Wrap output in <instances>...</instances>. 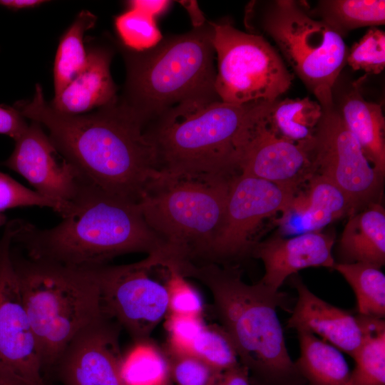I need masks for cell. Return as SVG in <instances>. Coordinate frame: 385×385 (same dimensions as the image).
Segmentation results:
<instances>
[{
    "instance_id": "1",
    "label": "cell",
    "mask_w": 385,
    "mask_h": 385,
    "mask_svg": "<svg viewBox=\"0 0 385 385\" xmlns=\"http://www.w3.org/2000/svg\"><path fill=\"white\" fill-rule=\"evenodd\" d=\"M24 118L43 125L59 153L88 184L138 203L162 175L144 123L122 100L95 112L68 115L55 110L39 84L31 101L14 106Z\"/></svg>"
},
{
    "instance_id": "2",
    "label": "cell",
    "mask_w": 385,
    "mask_h": 385,
    "mask_svg": "<svg viewBox=\"0 0 385 385\" xmlns=\"http://www.w3.org/2000/svg\"><path fill=\"white\" fill-rule=\"evenodd\" d=\"M56 226L41 229L16 220L13 243L26 255L78 268L108 264L129 253L161 254L164 245L140 205L86 184Z\"/></svg>"
},
{
    "instance_id": "3",
    "label": "cell",
    "mask_w": 385,
    "mask_h": 385,
    "mask_svg": "<svg viewBox=\"0 0 385 385\" xmlns=\"http://www.w3.org/2000/svg\"><path fill=\"white\" fill-rule=\"evenodd\" d=\"M210 292L221 327L231 339L241 364L260 385H307L289 355L277 307L285 294L259 282L248 284L238 269L211 262H183L176 267Z\"/></svg>"
},
{
    "instance_id": "4",
    "label": "cell",
    "mask_w": 385,
    "mask_h": 385,
    "mask_svg": "<svg viewBox=\"0 0 385 385\" xmlns=\"http://www.w3.org/2000/svg\"><path fill=\"white\" fill-rule=\"evenodd\" d=\"M212 21L163 37L134 51L120 46L127 76L121 99L145 126L171 107L195 99L220 100L215 89Z\"/></svg>"
},
{
    "instance_id": "5",
    "label": "cell",
    "mask_w": 385,
    "mask_h": 385,
    "mask_svg": "<svg viewBox=\"0 0 385 385\" xmlns=\"http://www.w3.org/2000/svg\"><path fill=\"white\" fill-rule=\"evenodd\" d=\"M250 103L195 99L150 120L143 135L167 175L235 174L237 148Z\"/></svg>"
},
{
    "instance_id": "6",
    "label": "cell",
    "mask_w": 385,
    "mask_h": 385,
    "mask_svg": "<svg viewBox=\"0 0 385 385\" xmlns=\"http://www.w3.org/2000/svg\"><path fill=\"white\" fill-rule=\"evenodd\" d=\"M162 173L148 185L138 204L148 226L164 245L163 263L211 262L236 173Z\"/></svg>"
},
{
    "instance_id": "7",
    "label": "cell",
    "mask_w": 385,
    "mask_h": 385,
    "mask_svg": "<svg viewBox=\"0 0 385 385\" xmlns=\"http://www.w3.org/2000/svg\"><path fill=\"white\" fill-rule=\"evenodd\" d=\"M11 257L43 370L55 367L72 339L106 316L98 282L91 269L32 259L13 245Z\"/></svg>"
},
{
    "instance_id": "8",
    "label": "cell",
    "mask_w": 385,
    "mask_h": 385,
    "mask_svg": "<svg viewBox=\"0 0 385 385\" xmlns=\"http://www.w3.org/2000/svg\"><path fill=\"white\" fill-rule=\"evenodd\" d=\"M245 22L250 33L275 43L294 73L322 106L333 103V88L346 65L343 38L295 0L251 2Z\"/></svg>"
},
{
    "instance_id": "9",
    "label": "cell",
    "mask_w": 385,
    "mask_h": 385,
    "mask_svg": "<svg viewBox=\"0 0 385 385\" xmlns=\"http://www.w3.org/2000/svg\"><path fill=\"white\" fill-rule=\"evenodd\" d=\"M217 60L215 92L224 103L242 106L279 98L294 75L263 36L245 32L227 22H212Z\"/></svg>"
},
{
    "instance_id": "10",
    "label": "cell",
    "mask_w": 385,
    "mask_h": 385,
    "mask_svg": "<svg viewBox=\"0 0 385 385\" xmlns=\"http://www.w3.org/2000/svg\"><path fill=\"white\" fill-rule=\"evenodd\" d=\"M158 254L131 264L104 265L92 270L104 314L125 329L135 342L146 341L169 311L167 282L151 276Z\"/></svg>"
},
{
    "instance_id": "11",
    "label": "cell",
    "mask_w": 385,
    "mask_h": 385,
    "mask_svg": "<svg viewBox=\"0 0 385 385\" xmlns=\"http://www.w3.org/2000/svg\"><path fill=\"white\" fill-rule=\"evenodd\" d=\"M322 110L311 142L314 174L322 175L334 183L349 198L353 212L371 203L379 202L384 176L367 160L334 102L322 107Z\"/></svg>"
},
{
    "instance_id": "12",
    "label": "cell",
    "mask_w": 385,
    "mask_h": 385,
    "mask_svg": "<svg viewBox=\"0 0 385 385\" xmlns=\"http://www.w3.org/2000/svg\"><path fill=\"white\" fill-rule=\"evenodd\" d=\"M297 191L238 172L232 178L211 262L227 265L250 255L253 235L265 219L284 212Z\"/></svg>"
},
{
    "instance_id": "13",
    "label": "cell",
    "mask_w": 385,
    "mask_h": 385,
    "mask_svg": "<svg viewBox=\"0 0 385 385\" xmlns=\"http://www.w3.org/2000/svg\"><path fill=\"white\" fill-rule=\"evenodd\" d=\"M15 230L14 220L0 237V372L26 385H46L12 261Z\"/></svg>"
},
{
    "instance_id": "14",
    "label": "cell",
    "mask_w": 385,
    "mask_h": 385,
    "mask_svg": "<svg viewBox=\"0 0 385 385\" xmlns=\"http://www.w3.org/2000/svg\"><path fill=\"white\" fill-rule=\"evenodd\" d=\"M266 103L250 104L237 144L238 172L297 191L314 175L310 156L312 139L294 143L277 135L266 121Z\"/></svg>"
},
{
    "instance_id": "15",
    "label": "cell",
    "mask_w": 385,
    "mask_h": 385,
    "mask_svg": "<svg viewBox=\"0 0 385 385\" xmlns=\"http://www.w3.org/2000/svg\"><path fill=\"white\" fill-rule=\"evenodd\" d=\"M3 164L24 178L36 192L61 205V217L88 184L35 121L15 140L14 150Z\"/></svg>"
},
{
    "instance_id": "16",
    "label": "cell",
    "mask_w": 385,
    "mask_h": 385,
    "mask_svg": "<svg viewBox=\"0 0 385 385\" xmlns=\"http://www.w3.org/2000/svg\"><path fill=\"white\" fill-rule=\"evenodd\" d=\"M120 329L105 316L72 339L55 365L64 385H124L120 376Z\"/></svg>"
},
{
    "instance_id": "17",
    "label": "cell",
    "mask_w": 385,
    "mask_h": 385,
    "mask_svg": "<svg viewBox=\"0 0 385 385\" xmlns=\"http://www.w3.org/2000/svg\"><path fill=\"white\" fill-rule=\"evenodd\" d=\"M334 242L332 235L312 232L289 238L276 237L257 243L250 255L260 259L265 266V274L259 282L275 293L288 277L300 270L333 268Z\"/></svg>"
},
{
    "instance_id": "18",
    "label": "cell",
    "mask_w": 385,
    "mask_h": 385,
    "mask_svg": "<svg viewBox=\"0 0 385 385\" xmlns=\"http://www.w3.org/2000/svg\"><path fill=\"white\" fill-rule=\"evenodd\" d=\"M293 284L298 297L287 328L317 334L352 358L365 337L364 317L320 299L298 278Z\"/></svg>"
},
{
    "instance_id": "19",
    "label": "cell",
    "mask_w": 385,
    "mask_h": 385,
    "mask_svg": "<svg viewBox=\"0 0 385 385\" xmlns=\"http://www.w3.org/2000/svg\"><path fill=\"white\" fill-rule=\"evenodd\" d=\"M306 194L295 195L278 220L284 235L319 232L334 220L354 214L346 195L330 180L314 173Z\"/></svg>"
},
{
    "instance_id": "20",
    "label": "cell",
    "mask_w": 385,
    "mask_h": 385,
    "mask_svg": "<svg viewBox=\"0 0 385 385\" xmlns=\"http://www.w3.org/2000/svg\"><path fill=\"white\" fill-rule=\"evenodd\" d=\"M87 52L84 68L50 103L60 113L85 114L118 99L110 71L112 52L99 46L91 48Z\"/></svg>"
},
{
    "instance_id": "21",
    "label": "cell",
    "mask_w": 385,
    "mask_h": 385,
    "mask_svg": "<svg viewBox=\"0 0 385 385\" xmlns=\"http://www.w3.org/2000/svg\"><path fill=\"white\" fill-rule=\"evenodd\" d=\"M364 78L351 83L333 102L349 131L374 168L385 175V118L381 104L368 101L361 93Z\"/></svg>"
},
{
    "instance_id": "22",
    "label": "cell",
    "mask_w": 385,
    "mask_h": 385,
    "mask_svg": "<svg viewBox=\"0 0 385 385\" xmlns=\"http://www.w3.org/2000/svg\"><path fill=\"white\" fill-rule=\"evenodd\" d=\"M344 262H363L380 268L385 264V210L371 203L346 222L339 241Z\"/></svg>"
},
{
    "instance_id": "23",
    "label": "cell",
    "mask_w": 385,
    "mask_h": 385,
    "mask_svg": "<svg viewBox=\"0 0 385 385\" xmlns=\"http://www.w3.org/2000/svg\"><path fill=\"white\" fill-rule=\"evenodd\" d=\"M300 356L294 362L307 385H347L351 371L334 346L307 332H297Z\"/></svg>"
},
{
    "instance_id": "24",
    "label": "cell",
    "mask_w": 385,
    "mask_h": 385,
    "mask_svg": "<svg viewBox=\"0 0 385 385\" xmlns=\"http://www.w3.org/2000/svg\"><path fill=\"white\" fill-rule=\"evenodd\" d=\"M323 113L322 106L309 97L267 102L265 119L279 136L294 143L311 140Z\"/></svg>"
},
{
    "instance_id": "25",
    "label": "cell",
    "mask_w": 385,
    "mask_h": 385,
    "mask_svg": "<svg viewBox=\"0 0 385 385\" xmlns=\"http://www.w3.org/2000/svg\"><path fill=\"white\" fill-rule=\"evenodd\" d=\"M310 13L344 38L351 30L385 24L384 0H320Z\"/></svg>"
},
{
    "instance_id": "26",
    "label": "cell",
    "mask_w": 385,
    "mask_h": 385,
    "mask_svg": "<svg viewBox=\"0 0 385 385\" xmlns=\"http://www.w3.org/2000/svg\"><path fill=\"white\" fill-rule=\"evenodd\" d=\"M96 16L81 11L61 36L53 63L54 96L58 95L86 66L88 52L84 46L85 33L93 28Z\"/></svg>"
},
{
    "instance_id": "27",
    "label": "cell",
    "mask_w": 385,
    "mask_h": 385,
    "mask_svg": "<svg viewBox=\"0 0 385 385\" xmlns=\"http://www.w3.org/2000/svg\"><path fill=\"white\" fill-rule=\"evenodd\" d=\"M351 287L356 298L358 314L384 319L385 275L372 265L335 263L334 267Z\"/></svg>"
},
{
    "instance_id": "28",
    "label": "cell",
    "mask_w": 385,
    "mask_h": 385,
    "mask_svg": "<svg viewBox=\"0 0 385 385\" xmlns=\"http://www.w3.org/2000/svg\"><path fill=\"white\" fill-rule=\"evenodd\" d=\"M365 337L352 357L356 366L347 385H385V322L364 317Z\"/></svg>"
},
{
    "instance_id": "29",
    "label": "cell",
    "mask_w": 385,
    "mask_h": 385,
    "mask_svg": "<svg viewBox=\"0 0 385 385\" xmlns=\"http://www.w3.org/2000/svg\"><path fill=\"white\" fill-rule=\"evenodd\" d=\"M124 385H161L168 376L167 360L146 341H138L120 361Z\"/></svg>"
},
{
    "instance_id": "30",
    "label": "cell",
    "mask_w": 385,
    "mask_h": 385,
    "mask_svg": "<svg viewBox=\"0 0 385 385\" xmlns=\"http://www.w3.org/2000/svg\"><path fill=\"white\" fill-rule=\"evenodd\" d=\"M188 354L224 372L240 364L237 351L222 327L205 326L193 342Z\"/></svg>"
},
{
    "instance_id": "31",
    "label": "cell",
    "mask_w": 385,
    "mask_h": 385,
    "mask_svg": "<svg viewBox=\"0 0 385 385\" xmlns=\"http://www.w3.org/2000/svg\"><path fill=\"white\" fill-rule=\"evenodd\" d=\"M115 26L122 46L134 51L148 50L163 38L155 18L133 8L117 16Z\"/></svg>"
},
{
    "instance_id": "32",
    "label": "cell",
    "mask_w": 385,
    "mask_h": 385,
    "mask_svg": "<svg viewBox=\"0 0 385 385\" xmlns=\"http://www.w3.org/2000/svg\"><path fill=\"white\" fill-rule=\"evenodd\" d=\"M346 64L353 71L379 74L385 68V32L371 27L349 48Z\"/></svg>"
},
{
    "instance_id": "33",
    "label": "cell",
    "mask_w": 385,
    "mask_h": 385,
    "mask_svg": "<svg viewBox=\"0 0 385 385\" xmlns=\"http://www.w3.org/2000/svg\"><path fill=\"white\" fill-rule=\"evenodd\" d=\"M168 374L176 385H217L220 372L195 356L168 349Z\"/></svg>"
},
{
    "instance_id": "34",
    "label": "cell",
    "mask_w": 385,
    "mask_h": 385,
    "mask_svg": "<svg viewBox=\"0 0 385 385\" xmlns=\"http://www.w3.org/2000/svg\"><path fill=\"white\" fill-rule=\"evenodd\" d=\"M38 206L53 210L61 215L64 210L59 204L41 195L0 172V213L21 207Z\"/></svg>"
},
{
    "instance_id": "35",
    "label": "cell",
    "mask_w": 385,
    "mask_h": 385,
    "mask_svg": "<svg viewBox=\"0 0 385 385\" xmlns=\"http://www.w3.org/2000/svg\"><path fill=\"white\" fill-rule=\"evenodd\" d=\"M167 272L169 291V311L173 314L200 316L203 304L198 292L173 267H163Z\"/></svg>"
},
{
    "instance_id": "36",
    "label": "cell",
    "mask_w": 385,
    "mask_h": 385,
    "mask_svg": "<svg viewBox=\"0 0 385 385\" xmlns=\"http://www.w3.org/2000/svg\"><path fill=\"white\" fill-rule=\"evenodd\" d=\"M205 326L200 316L171 314L167 322L168 349L188 354L193 342Z\"/></svg>"
},
{
    "instance_id": "37",
    "label": "cell",
    "mask_w": 385,
    "mask_h": 385,
    "mask_svg": "<svg viewBox=\"0 0 385 385\" xmlns=\"http://www.w3.org/2000/svg\"><path fill=\"white\" fill-rule=\"evenodd\" d=\"M27 127L24 118L16 108L0 106V134L8 135L15 140Z\"/></svg>"
},
{
    "instance_id": "38",
    "label": "cell",
    "mask_w": 385,
    "mask_h": 385,
    "mask_svg": "<svg viewBox=\"0 0 385 385\" xmlns=\"http://www.w3.org/2000/svg\"><path fill=\"white\" fill-rule=\"evenodd\" d=\"M217 385H252L248 369L240 364L225 371Z\"/></svg>"
},
{
    "instance_id": "39",
    "label": "cell",
    "mask_w": 385,
    "mask_h": 385,
    "mask_svg": "<svg viewBox=\"0 0 385 385\" xmlns=\"http://www.w3.org/2000/svg\"><path fill=\"white\" fill-rule=\"evenodd\" d=\"M170 4L165 0H134L129 1L128 7L138 9L156 19L168 9Z\"/></svg>"
},
{
    "instance_id": "40",
    "label": "cell",
    "mask_w": 385,
    "mask_h": 385,
    "mask_svg": "<svg viewBox=\"0 0 385 385\" xmlns=\"http://www.w3.org/2000/svg\"><path fill=\"white\" fill-rule=\"evenodd\" d=\"M47 2L42 0H0V6L14 9H28L36 8Z\"/></svg>"
},
{
    "instance_id": "41",
    "label": "cell",
    "mask_w": 385,
    "mask_h": 385,
    "mask_svg": "<svg viewBox=\"0 0 385 385\" xmlns=\"http://www.w3.org/2000/svg\"><path fill=\"white\" fill-rule=\"evenodd\" d=\"M182 4L189 11L193 27L200 26L206 21L195 1H182Z\"/></svg>"
},
{
    "instance_id": "42",
    "label": "cell",
    "mask_w": 385,
    "mask_h": 385,
    "mask_svg": "<svg viewBox=\"0 0 385 385\" xmlns=\"http://www.w3.org/2000/svg\"><path fill=\"white\" fill-rule=\"evenodd\" d=\"M0 385H26L0 372Z\"/></svg>"
},
{
    "instance_id": "43",
    "label": "cell",
    "mask_w": 385,
    "mask_h": 385,
    "mask_svg": "<svg viewBox=\"0 0 385 385\" xmlns=\"http://www.w3.org/2000/svg\"><path fill=\"white\" fill-rule=\"evenodd\" d=\"M161 385H175V384L173 382L172 379H170L169 374L165 380L163 381V383Z\"/></svg>"
},
{
    "instance_id": "44",
    "label": "cell",
    "mask_w": 385,
    "mask_h": 385,
    "mask_svg": "<svg viewBox=\"0 0 385 385\" xmlns=\"http://www.w3.org/2000/svg\"><path fill=\"white\" fill-rule=\"evenodd\" d=\"M5 223H6L5 216L2 213H0V226L5 225Z\"/></svg>"
},
{
    "instance_id": "45",
    "label": "cell",
    "mask_w": 385,
    "mask_h": 385,
    "mask_svg": "<svg viewBox=\"0 0 385 385\" xmlns=\"http://www.w3.org/2000/svg\"><path fill=\"white\" fill-rule=\"evenodd\" d=\"M255 385H260V384H258L255 383Z\"/></svg>"
}]
</instances>
